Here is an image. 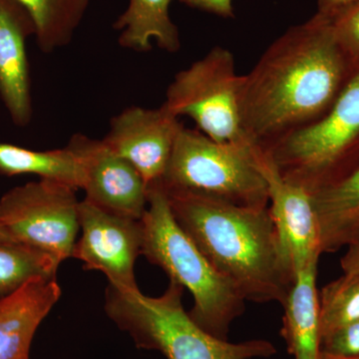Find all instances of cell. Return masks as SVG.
Wrapping results in <instances>:
<instances>
[{"label": "cell", "mask_w": 359, "mask_h": 359, "mask_svg": "<svg viewBox=\"0 0 359 359\" xmlns=\"http://www.w3.org/2000/svg\"><path fill=\"white\" fill-rule=\"evenodd\" d=\"M321 252H334L359 237V166L339 183L313 195Z\"/></svg>", "instance_id": "16"}, {"label": "cell", "mask_w": 359, "mask_h": 359, "mask_svg": "<svg viewBox=\"0 0 359 359\" xmlns=\"http://www.w3.org/2000/svg\"><path fill=\"white\" fill-rule=\"evenodd\" d=\"M320 359H344V358H335V356L328 355V354L320 353Z\"/></svg>", "instance_id": "28"}, {"label": "cell", "mask_w": 359, "mask_h": 359, "mask_svg": "<svg viewBox=\"0 0 359 359\" xmlns=\"http://www.w3.org/2000/svg\"><path fill=\"white\" fill-rule=\"evenodd\" d=\"M344 273L359 276V237L347 245L346 255L340 259Z\"/></svg>", "instance_id": "25"}, {"label": "cell", "mask_w": 359, "mask_h": 359, "mask_svg": "<svg viewBox=\"0 0 359 359\" xmlns=\"http://www.w3.org/2000/svg\"><path fill=\"white\" fill-rule=\"evenodd\" d=\"M60 297L56 278H39L0 297V359H29L35 332Z\"/></svg>", "instance_id": "14"}, {"label": "cell", "mask_w": 359, "mask_h": 359, "mask_svg": "<svg viewBox=\"0 0 359 359\" xmlns=\"http://www.w3.org/2000/svg\"><path fill=\"white\" fill-rule=\"evenodd\" d=\"M141 224L142 256L191 292L194 306L189 314L200 327L228 340L231 323L244 313L247 301L177 224L161 181L148 188Z\"/></svg>", "instance_id": "3"}, {"label": "cell", "mask_w": 359, "mask_h": 359, "mask_svg": "<svg viewBox=\"0 0 359 359\" xmlns=\"http://www.w3.org/2000/svg\"><path fill=\"white\" fill-rule=\"evenodd\" d=\"M320 339L359 320V276L344 273L318 294Z\"/></svg>", "instance_id": "21"}, {"label": "cell", "mask_w": 359, "mask_h": 359, "mask_svg": "<svg viewBox=\"0 0 359 359\" xmlns=\"http://www.w3.org/2000/svg\"><path fill=\"white\" fill-rule=\"evenodd\" d=\"M69 145L83 159L85 199L111 214L141 221L147 209L148 186L128 161L103 140L83 135L73 136Z\"/></svg>", "instance_id": "12"}, {"label": "cell", "mask_w": 359, "mask_h": 359, "mask_svg": "<svg viewBox=\"0 0 359 359\" xmlns=\"http://www.w3.org/2000/svg\"><path fill=\"white\" fill-rule=\"evenodd\" d=\"M242 84L233 54L215 46L175 75L163 104L177 117L192 119L198 130L212 140L252 144L243 129Z\"/></svg>", "instance_id": "7"}, {"label": "cell", "mask_w": 359, "mask_h": 359, "mask_svg": "<svg viewBox=\"0 0 359 359\" xmlns=\"http://www.w3.org/2000/svg\"><path fill=\"white\" fill-rule=\"evenodd\" d=\"M0 242H13L16 243L13 237L1 226H0Z\"/></svg>", "instance_id": "27"}, {"label": "cell", "mask_w": 359, "mask_h": 359, "mask_svg": "<svg viewBox=\"0 0 359 359\" xmlns=\"http://www.w3.org/2000/svg\"><path fill=\"white\" fill-rule=\"evenodd\" d=\"M60 263L55 259L20 243L0 242V297L13 294L39 278H56Z\"/></svg>", "instance_id": "20"}, {"label": "cell", "mask_w": 359, "mask_h": 359, "mask_svg": "<svg viewBox=\"0 0 359 359\" xmlns=\"http://www.w3.org/2000/svg\"><path fill=\"white\" fill-rule=\"evenodd\" d=\"M344 359H346V358H344ZM351 359H359V358H351Z\"/></svg>", "instance_id": "29"}, {"label": "cell", "mask_w": 359, "mask_h": 359, "mask_svg": "<svg viewBox=\"0 0 359 359\" xmlns=\"http://www.w3.org/2000/svg\"><path fill=\"white\" fill-rule=\"evenodd\" d=\"M359 0H318V13L330 16Z\"/></svg>", "instance_id": "26"}, {"label": "cell", "mask_w": 359, "mask_h": 359, "mask_svg": "<svg viewBox=\"0 0 359 359\" xmlns=\"http://www.w3.org/2000/svg\"><path fill=\"white\" fill-rule=\"evenodd\" d=\"M0 174L37 175L40 179L66 184L77 190L83 188L85 181L83 159L69 144L57 150L33 151L0 143Z\"/></svg>", "instance_id": "18"}, {"label": "cell", "mask_w": 359, "mask_h": 359, "mask_svg": "<svg viewBox=\"0 0 359 359\" xmlns=\"http://www.w3.org/2000/svg\"><path fill=\"white\" fill-rule=\"evenodd\" d=\"M163 188L177 224L245 301L283 306L295 276L269 207H243L204 194Z\"/></svg>", "instance_id": "2"}, {"label": "cell", "mask_w": 359, "mask_h": 359, "mask_svg": "<svg viewBox=\"0 0 359 359\" xmlns=\"http://www.w3.org/2000/svg\"><path fill=\"white\" fill-rule=\"evenodd\" d=\"M262 152L285 181L311 195L353 173L359 166V70L321 119Z\"/></svg>", "instance_id": "5"}, {"label": "cell", "mask_w": 359, "mask_h": 359, "mask_svg": "<svg viewBox=\"0 0 359 359\" xmlns=\"http://www.w3.org/2000/svg\"><path fill=\"white\" fill-rule=\"evenodd\" d=\"M173 0H130L129 6L115 21L118 42L123 48L138 52L152 49V42L163 50L175 53L181 47L178 27L170 16Z\"/></svg>", "instance_id": "17"}, {"label": "cell", "mask_w": 359, "mask_h": 359, "mask_svg": "<svg viewBox=\"0 0 359 359\" xmlns=\"http://www.w3.org/2000/svg\"><path fill=\"white\" fill-rule=\"evenodd\" d=\"M328 18L340 46L359 69V1Z\"/></svg>", "instance_id": "22"}, {"label": "cell", "mask_w": 359, "mask_h": 359, "mask_svg": "<svg viewBox=\"0 0 359 359\" xmlns=\"http://www.w3.org/2000/svg\"><path fill=\"white\" fill-rule=\"evenodd\" d=\"M35 35L32 16L18 0H0V97L14 124L32 118L26 39Z\"/></svg>", "instance_id": "13"}, {"label": "cell", "mask_w": 359, "mask_h": 359, "mask_svg": "<svg viewBox=\"0 0 359 359\" xmlns=\"http://www.w3.org/2000/svg\"><path fill=\"white\" fill-rule=\"evenodd\" d=\"M332 20L316 13L273 42L243 75L241 115L252 145L276 142L321 119L356 74Z\"/></svg>", "instance_id": "1"}, {"label": "cell", "mask_w": 359, "mask_h": 359, "mask_svg": "<svg viewBox=\"0 0 359 359\" xmlns=\"http://www.w3.org/2000/svg\"><path fill=\"white\" fill-rule=\"evenodd\" d=\"M184 287L170 282L162 295L150 297L108 287L105 311L127 332L138 348L160 351L167 359H255L275 355L276 349L264 339L229 342L200 327L184 309Z\"/></svg>", "instance_id": "4"}, {"label": "cell", "mask_w": 359, "mask_h": 359, "mask_svg": "<svg viewBox=\"0 0 359 359\" xmlns=\"http://www.w3.org/2000/svg\"><path fill=\"white\" fill-rule=\"evenodd\" d=\"M320 353L339 358H359V320L344 325L320 341Z\"/></svg>", "instance_id": "23"}, {"label": "cell", "mask_w": 359, "mask_h": 359, "mask_svg": "<svg viewBox=\"0 0 359 359\" xmlns=\"http://www.w3.org/2000/svg\"><path fill=\"white\" fill-rule=\"evenodd\" d=\"M163 104L159 108L132 106L116 115L104 143L141 175L146 185L162 181L183 124Z\"/></svg>", "instance_id": "10"}, {"label": "cell", "mask_w": 359, "mask_h": 359, "mask_svg": "<svg viewBox=\"0 0 359 359\" xmlns=\"http://www.w3.org/2000/svg\"><path fill=\"white\" fill-rule=\"evenodd\" d=\"M318 263L295 275L283 302L282 337L294 359H320V304L316 290Z\"/></svg>", "instance_id": "15"}, {"label": "cell", "mask_w": 359, "mask_h": 359, "mask_svg": "<svg viewBox=\"0 0 359 359\" xmlns=\"http://www.w3.org/2000/svg\"><path fill=\"white\" fill-rule=\"evenodd\" d=\"M79 224L81 237L72 257L81 261L86 271L103 273L110 287L119 292L140 290L135 264L143 241L141 221L111 214L84 199L80 201Z\"/></svg>", "instance_id": "9"}, {"label": "cell", "mask_w": 359, "mask_h": 359, "mask_svg": "<svg viewBox=\"0 0 359 359\" xmlns=\"http://www.w3.org/2000/svg\"><path fill=\"white\" fill-rule=\"evenodd\" d=\"M256 148L221 143L183 125L161 183L243 207H268V186L257 167Z\"/></svg>", "instance_id": "6"}, {"label": "cell", "mask_w": 359, "mask_h": 359, "mask_svg": "<svg viewBox=\"0 0 359 359\" xmlns=\"http://www.w3.org/2000/svg\"><path fill=\"white\" fill-rule=\"evenodd\" d=\"M76 191L45 179L15 187L0 199V226L16 243L61 263L72 257L80 230Z\"/></svg>", "instance_id": "8"}, {"label": "cell", "mask_w": 359, "mask_h": 359, "mask_svg": "<svg viewBox=\"0 0 359 359\" xmlns=\"http://www.w3.org/2000/svg\"><path fill=\"white\" fill-rule=\"evenodd\" d=\"M179 1L221 18H231L235 15L233 0H179Z\"/></svg>", "instance_id": "24"}, {"label": "cell", "mask_w": 359, "mask_h": 359, "mask_svg": "<svg viewBox=\"0 0 359 359\" xmlns=\"http://www.w3.org/2000/svg\"><path fill=\"white\" fill-rule=\"evenodd\" d=\"M257 167L268 186L269 210L283 256L294 276L309 264L318 263L320 231L313 195L285 181L268 156L256 148Z\"/></svg>", "instance_id": "11"}, {"label": "cell", "mask_w": 359, "mask_h": 359, "mask_svg": "<svg viewBox=\"0 0 359 359\" xmlns=\"http://www.w3.org/2000/svg\"><path fill=\"white\" fill-rule=\"evenodd\" d=\"M32 16L40 50L67 46L81 25L90 0H18Z\"/></svg>", "instance_id": "19"}]
</instances>
